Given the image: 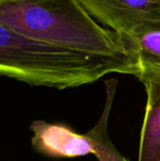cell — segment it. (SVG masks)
Segmentation results:
<instances>
[{
  "instance_id": "cell-1",
  "label": "cell",
  "mask_w": 160,
  "mask_h": 161,
  "mask_svg": "<svg viewBox=\"0 0 160 161\" xmlns=\"http://www.w3.org/2000/svg\"><path fill=\"white\" fill-rule=\"evenodd\" d=\"M0 22L33 40L114 62L137 74L130 41L97 22L78 0H0Z\"/></svg>"
},
{
  "instance_id": "cell-2",
  "label": "cell",
  "mask_w": 160,
  "mask_h": 161,
  "mask_svg": "<svg viewBox=\"0 0 160 161\" xmlns=\"http://www.w3.org/2000/svg\"><path fill=\"white\" fill-rule=\"evenodd\" d=\"M110 74L130 75L114 62L48 45L0 22V75L31 86L67 89Z\"/></svg>"
},
{
  "instance_id": "cell-3",
  "label": "cell",
  "mask_w": 160,
  "mask_h": 161,
  "mask_svg": "<svg viewBox=\"0 0 160 161\" xmlns=\"http://www.w3.org/2000/svg\"><path fill=\"white\" fill-rule=\"evenodd\" d=\"M97 22L126 40L160 22V0H78Z\"/></svg>"
},
{
  "instance_id": "cell-4",
  "label": "cell",
  "mask_w": 160,
  "mask_h": 161,
  "mask_svg": "<svg viewBox=\"0 0 160 161\" xmlns=\"http://www.w3.org/2000/svg\"><path fill=\"white\" fill-rule=\"evenodd\" d=\"M110 108H104L98 124L86 134H78L63 124H52L36 121L31 125L33 131L32 144L45 155L52 157H80L100 153L101 142L108 130Z\"/></svg>"
},
{
  "instance_id": "cell-5",
  "label": "cell",
  "mask_w": 160,
  "mask_h": 161,
  "mask_svg": "<svg viewBox=\"0 0 160 161\" xmlns=\"http://www.w3.org/2000/svg\"><path fill=\"white\" fill-rule=\"evenodd\" d=\"M128 41L137 60L135 77L143 85H160V22Z\"/></svg>"
},
{
  "instance_id": "cell-6",
  "label": "cell",
  "mask_w": 160,
  "mask_h": 161,
  "mask_svg": "<svg viewBox=\"0 0 160 161\" xmlns=\"http://www.w3.org/2000/svg\"><path fill=\"white\" fill-rule=\"evenodd\" d=\"M145 86V116L141 131L138 161H160V85Z\"/></svg>"
}]
</instances>
